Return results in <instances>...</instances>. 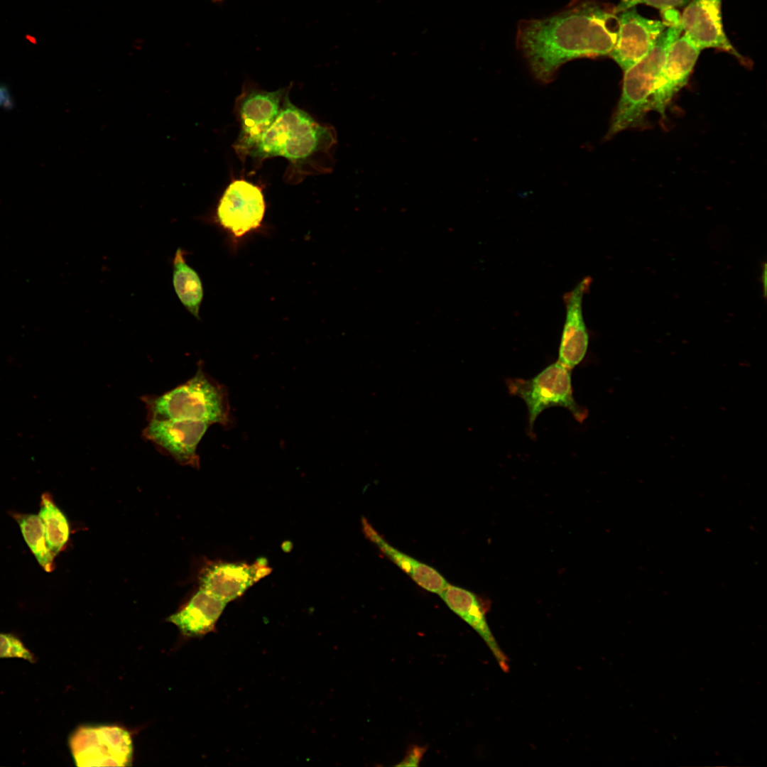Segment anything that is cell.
Here are the masks:
<instances>
[{
    "label": "cell",
    "mask_w": 767,
    "mask_h": 767,
    "mask_svg": "<svg viewBox=\"0 0 767 767\" xmlns=\"http://www.w3.org/2000/svg\"><path fill=\"white\" fill-rule=\"evenodd\" d=\"M141 399L147 411V420L180 419L223 426L231 422L226 387L207 374L200 364L185 383L163 394L144 395Z\"/></svg>",
    "instance_id": "3"
},
{
    "label": "cell",
    "mask_w": 767,
    "mask_h": 767,
    "mask_svg": "<svg viewBox=\"0 0 767 767\" xmlns=\"http://www.w3.org/2000/svg\"><path fill=\"white\" fill-rule=\"evenodd\" d=\"M506 384L509 393L522 399L527 407L528 433L532 438L535 437L533 430L537 418L550 407L567 409L579 423H582L588 415L587 410L579 405L574 397L571 370L557 361L533 378H508Z\"/></svg>",
    "instance_id": "5"
},
{
    "label": "cell",
    "mask_w": 767,
    "mask_h": 767,
    "mask_svg": "<svg viewBox=\"0 0 767 767\" xmlns=\"http://www.w3.org/2000/svg\"><path fill=\"white\" fill-rule=\"evenodd\" d=\"M227 602L200 588L187 603L167 621L174 624L185 636L195 637L214 630Z\"/></svg>",
    "instance_id": "16"
},
{
    "label": "cell",
    "mask_w": 767,
    "mask_h": 767,
    "mask_svg": "<svg viewBox=\"0 0 767 767\" xmlns=\"http://www.w3.org/2000/svg\"><path fill=\"white\" fill-rule=\"evenodd\" d=\"M425 751V747L414 746L408 751L404 758L396 766H418Z\"/></svg>",
    "instance_id": "23"
},
{
    "label": "cell",
    "mask_w": 767,
    "mask_h": 767,
    "mask_svg": "<svg viewBox=\"0 0 767 767\" xmlns=\"http://www.w3.org/2000/svg\"><path fill=\"white\" fill-rule=\"evenodd\" d=\"M72 756L78 766H126L131 764L130 734L114 725L79 728L70 738Z\"/></svg>",
    "instance_id": "6"
},
{
    "label": "cell",
    "mask_w": 767,
    "mask_h": 767,
    "mask_svg": "<svg viewBox=\"0 0 767 767\" xmlns=\"http://www.w3.org/2000/svg\"><path fill=\"white\" fill-rule=\"evenodd\" d=\"M38 516L45 528L48 546L56 556L66 545L70 535L68 521L50 494H42Z\"/></svg>",
    "instance_id": "19"
},
{
    "label": "cell",
    "mask_w": 767,
    "mask_h": 767,
    "mask_svg": "<svg viewBox=\"0 0 767 767\" xmlns=\"http://www.w3.org/2000/svg\"><path fill=\"white\" fill-rule=\"evenodd\" d=\"M18 657L33 662V656L16 637L0 633V658Z\"/></svg>",
    "instance_id": "21"
},
{
    "label": "cell",
    "mask_w": 767,
    "mask_h": 767,
    "mask_svg": "<svg viewBox=\"0 0 767 767\" xmlns=\"http://www.w3.org/2000/svg\"><path fill=\"white\" fill-rule=\"evenodd\" d=\"M689 1L690 0H621L620 3L615 6V11L618 13L628 9L635 7V6L640 4H646L660 9L662 11H665L685 6Z\"/></svg>",
    "instance_id": "22"
},
{
    "label": "cell",
    "mask_w": 767,
    "mask_h": 767,
    "mask_svg": "<svg viewBox=\"0 0 767 767\" xmlns=\"http://www.w3.org/2000/svg\"><path fill=\"white\" fill-rule=\"evenodd\" d=\"M13 517L18 523L23 537L39 565L45 571L51 572L54 569L55 556L48 546L44 526L39 516L14 513Z\"/></svg>",
    "instance_id": "20"
},
{
    "label": "cell",
    "mask_w": 767,
    "mask_h": 767,
    "mask_svg": "<svg viewBox=\"0 0 767 767\" xmlns=\"http://www.w3.org/2000/svg\"><path fill=\"white\" fill-rule=\"evenodd\" d=\"M761 276H760L761 283L763 285V290L764 292L763 296H766V263H764L763 266L761 267Z\"/></svg>",
    "instance_id": "25"
},
{
    "label": "cell",
    "mask_w": 767,
    "mask_h": 767,
    "mask_svg": "<svg viewBox=\"0 0 767 767\" xmlns=\"http://www.w3.org/2000/svg\"><path fill=\"white\" fill-rule=\"evenodd\" d=\"M682 32L680 20L670 23L650 52L624 71L621 97L606 138L642 124L646 114L651 110V100L666 50Z\"/></svg>",
    "instance_id": "4"
},
{
    "label": "cell",
    "mask_w": 767,
    "mask_h": 767,
    "mask_svg": "<svg viewBox=\"0 0 767 767\" xmlns=\"http://www.w3.org/2000/svg\"><path fill=\"white\" fill-rule=\"evenodd\" d=\"M722 1L692 0L680 18L682 31L700 50L707 48H718L743 60L724 31Z\"/></svg>",
    "instance_id": "12"
},
{
    "label": "cell",
    "mask_w": 767,
    "mask_h": 767,
    "mask_svg": "<svg viewBox=\"0 0 767 767\" xmlns=\"http://www.w3.org/2000/svg\"><path fill=\"white\" fill-rule=\"evenodd\" d=\"M142 430V437L151 442L162 454L183 466L198 469L200 457L197 446L209 426L202 421L166 419L149 420Z\"/></svg>",
    "instance_id": "7"
},
{
    "label": "cell",
    "mask_w": 767,
    "mask_h": 767,
    "mask_svg": "<svg viewBox=\"0 0 767 767\" xmlns=\"http://www.w3.org/2000/svg\"><path fill=\"white\" fill-rule=\"evenodd\" d=\"M700 51L684 35L669 45L651 100V110L665 116L673 98L687 82Z\"/></svg>",
    "instance_id": "11"
},
{
    "label": "cell",
    "mask_w": 767,
    "mask_h": 767,
    "mask_svg": "<svg viewBox=\"0 0 767 767\" xmlns=\"http://www.w3.org/2000/svg\"><path fill=\"white\" fill-rule=\"evenodd\" d=\"M618 29L615 7L578 0L551 16L521 21L516 41L535 77L548 82L567 61L609 55Z\"/></svg>",
    "instance_id": "1"
},
{
    "label": "cell",
    "mask_w": 767,
    "mask_h": 767,
    "mask_svg": "<svg viewBox=\"0 0 767 767\" xmlns=\"http://www.w3.org/2000/svg\"><path fill=\"white\" fill-rule=\"evenodd\" d=\"M362 530L365 537L390 560L424 589L439 594L449 583L435 569L408 555L391 545L364 517Z\"/></svg>",
    "instance_id": "17"
},
{
    "label": "cell",
    "mask_w": 767,
    "mask_h": 767,
    "mask_svg": "<svg viewBox=\"0 0 767 767\" xmlns=\"http://www.w3.org/2000/svg\"><path fill=\"white\" fill-rule=\"evenodd\" d=\"M617 39L609 55L625 71L642 59L669 25L640 15L635 7L618 13Z\"/></svg>",
    "instance_id": "9"
},
{
    "label": "cell",
    "mask_w": 767,
    "mask_h": 767,
    "mask_svg": "<svg viewBox=\"0 0 767 767\" xmlns=\"http://www.w3.org/2000/svg\"><path fill=\"white\" fill-rule=\"evenodd\" d=\"M336 143L333 127L317 123L308 113L293 104L288 94L274 121L240 156L259 162L282 156L297 169L318 153L329 154Z\"/></svg>",
    "instance_id": "2"
},
{
    "label": "cell",
    "mask_w": 767,
    "mask_h": 767,
    "mask_svg": "<svg viewBox=\"0 0 767 767\" xmlns=\"http://www.w3.org/2000/svg\"><path fill=\"white\" fill-rule=\"evenodd\" d=\"M265 208L262 189L244 179H237L224 192L217 214L224 228L235 237H241L261 226Z\"/></svg>",
    "instance_id": "8"
},
{
    "label": "cell",
    "mask_w": 767,
    "mask_h": 767,
    "mask_svg": "<svg viewBox=\"0 0 767 767\" xmlns=\"http://www.w3.org/2000/svg\"><path fill=\"white\" fill-rule=\"evenodd\" d=\"M13 100L8 87L4 85H0V107L4 109H11L13 107Z\"/></svg>",
    "instance_id": "24"
},
{
    "label": "cell",
    "mask_w": 767,
    "mask_h": 767,
    "mask_svg": "<svg viewBox=\"0 0 767 767\" xmlns=\"http://www.w3.org/2000/svg\"><path fill=\"white\" fill-rule=\"evenodd\" d=\"M212 1H215V2H217V1H223V0H212Z\"/></svg>",
    "instance_id": "26"
},
{
    "label": "cell",
    "mask_w": 767,
    "mask_h": 767,
    "mask_svg": "<svg viewBox=\"0 0 767 767\" xmlns=\"http://www.w3.org/2000/svg\"><path fill=\"white\" fill-rule=\"evenodd\" d=\"M438 595L455 614L484 640L501 669L509 670L508 660L499 646L486 617V609L477 596L462 587L448 584Z\"/></svg>",
    "instance_id": "15"
},
{
    "label": "cell",
    "mask_w": 767,
    "mask_h": 767,
    "mask_svg": "<svg viewBox=\"0 0 767 767\" xmlns=\"http://www.w3.org/2000/svg\"><path fill=\"white\" fill-rule=\"evenodd\" d=\"M173 283L175 293L188 312L200 319L203 288L197 273L186 263L184 251L178 248L173 259Z\"/></svg>",
    "instance_id": "18"
},
{
    "label": "cell",
    "mask_w": 767,
    "mask_h": 767,
    "mask_svg": "<svg viewBox=\"0 0 767 767\" xmlns=\"http://www.w3.org/2000/svg\"><path fill=\"white\" fill-rule=\"evenodd\" d=\"M271 571L262 560L245 562H213L200 577V588L228 603L241 596L250 587Z\"/></svg>",
    "instance_id": "13"
},
{
    "label": "cell",
    "mask_w": 767,
    "mask_h": 767,
    "mask_svg": "<svg viewBox=\"0 0 767 767\" xmlns=\"http://www.w3.org/2000/svg\"><path fill=\"white\" fill-rule=\"evenodd\" d=\"M590 283L591 278H583L563 297L566 316L557 361L571 371L583 361L588 349L589 339L583 317L582 300Z\"/></svg>",
    "instance_id": "14"
},
{
    "label": "cell",
    "mask_w": 767,
    "mask_h": 767,
    "mask_svg": "<svg viewBox=\"0 0 767 767\" xmlns=\"http://www.w3.org/2000/svg\"><path fill=\"white\" fill-rule=\"evenodd\" d=\"M288 91L252 89L244 92L236 102L241 131L234 148L241 155L278 116Z\"/></svg>",
    "instance_id": "10"
}]
</instances>
